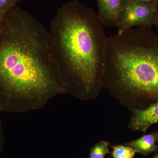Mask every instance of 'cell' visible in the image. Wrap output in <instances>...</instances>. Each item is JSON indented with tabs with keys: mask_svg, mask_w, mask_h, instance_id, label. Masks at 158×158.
<instances>
[{
	"mask_svg": "<svg viewBox=\"0 0 158 158\" xmlns=\"http://www.w3.org/2000/svg\"><path fill=\"white\" fill-rule=\"evenodd\" d=\"M44 25L15 6L0 23V110H12L19 99L65 90L51 55Z\"/></svg>",
	"mask_w": 158,
	"mask_h": 158,
	"instance_id": "6da1fadb",
	"label": "cell"
},
{
	"mask_svg": "<svg viewBox=\"0 0 158 158\" xmlns=\"http://www.w3.org/2000/svg\"><path fill=\"white\" fill-rule=\"evenodd\" d=\"M97 14L77 0L50 23L51 55L64 89L95 96L102 88L107 37Z\"/></svg>",
	"mask_w": 158,
	"mask_h": 158,
	"instance_id": "7a4b0ae2",
	"label": "cell"
},
{
	"mask_svg": "<svg viewBox=\"0 0 158 158\" xmlns=\"http://www.w3.org/2000/svg\"><path fill=\"white\" fill-rule=\"evenodd\" d=\"M102 85L133 104L140 98H158V35L151 27L107 37Z\"/></svg>",
	"mask_w": 158,
	"mask_h": 158,
	"instance_id": "3957f363",
	"label": "cell"
},
{
	"mask_svg": "<svg viewBox=\"0 0 158 158\" xmlns=\"http://www.w3.org/2000/svg\"><path fill=\"white\" fill-rule=\"evenodd\" d=\"M158 11V5L136 0H125L117 27V33L121 34L135 27H151L154 25Z\"/></svg>",
	"mask_w": 158,
	"mask_h": 158,
	"instance_id": "277c9868",
	"label": "cell"
},
{
	"mask_svg": "<svg viewBox=\"0 0 158 158\" xmlns=\"http://www.w3.org/2000/svg\"><path fill=\"white\" fill-rule=\"evenodd\" d=\"M97 15L104 26L117 27L125 0H97Z\"/></svg>",
	"mask_w": 158,
	"mask_h": 158,
	"instance_id": "5b68a950",
	"label": "cell"
},
{
	"mask_svg": "<svg viewBox=\"0 0 158 158\" xmlns=\"http://www.w3.org/2000/svg\"><path fill=\"white\" fill-rule=\"evenodd\" d=\"M158 123V102L144 109L134 110L129 127L134 131L145 133L153 124Z\"/></svg>",
	"mask_w": 158,
	"mask_h": 158,
	"instance_id": "8992f818",
	"label": "cell"
},
{
	"mask_svg": "<svg viewBox=\"0 0 158 158\" xmlns=\"http://www.w3.org/2000/svg\"><path fill=\"white\" fill-rule=\"evenodd\" d=\"M158 135L157 132H154L127 143L126 145L132 148L136 152L147 156L156 150V143Z\"/></svg>",
	"mask_w": 158,
	"mask_h": 158,
	"instance_id": "52a82bcc",
	"label": "cell"
},
{
	"mask_svg": "<svg viewBox=\"0 0 158 158\" xmlns=\"http://www.w3.org/2000/svg\"><path fill=\"white\" fill-rule=\"evenodd\" d=\"M112 157L113 158H134L136 151L128 145H118L113 146Z\"/></svg>",
	"mask_w": 158,
	"mask_h": 158,
	"instance_id": "ba28073f",
	"label": "cell"
},
{
	"mask_svg": "<svg viewBox=\"0 0 158 158\" xmlns=\"http://www.w3.org/2000/svg\"><path fill=\"white\" fill-rule=\"evenodd\" d=\"M110 152L109 143L106 141H101L91 148L89 158H104Z\"/></svg>",
	"mask_w": 158,
	"mask_h": 158,
	"instance_id": "9c48e42d",
	"label": "cell"
},
{
	"mask_svg": "<svg viewBox=\"0 0 158 158\" xmlns=\"http://www.w3.org/2000/svg\"><path fill=\"white\" fill-rule=\"evenodd\" d=\"M22 0H0V14L4 15Z\"/></svg>",
	"mask_w": 158,
	"mask_h": 158,
	"instance_id": "30bf717a",
	"label": "cell"
},
{
	"mask_svg": "<svg viewBox=\"0 0 158 158\" xmlns=\"http://www.w3.org/2000/svg\"><path fill=\"white\" fill-rule=\"evenodd\" d=\"M136 1L148 3V4L155 5V6L158 5V0H136Z\"/></svg>",
	"mask_w": 158,
	"mask_h": 158,
	"instance_id": "8fae6325",
	"label": "cell"
},
{
	"mask_svg": "<svg viewBox=\"0 0 158 158\" xmlns=\"http://www.w3.org/2000/svg\"><path fill=\"white\" fill-rule=\"evenodd\" d=\"M154 25H155L156 26L157 28L158 31V11L156 15L155 21Z\"/></svg>",
	"mask_w": 158,
	"mask_h": 158,
	"instance_id": "7c38bea8",
	"label": "cell"
},
{
	"mask_svg": "<svg viewBox=\"0 0 158 158\" xmlns=\"http://www.w3.org/2000/svg\"><path fill=\"white\" fill-rule=\"evenodd\" d=\"M2 131H1V127H0V149H1V146H2Z\"/></svg>",
	"mask_w": 158,
	"mask_h": 158,
	"instance_id": "4fadbf2b",
	"label": "cell"
},
{
	"mask_svg": "<svg viewBox=\"0 0 158 158\" xmlns=\"http://www.w3.org/2000/svg\"><path fill=\"white\" fill-rule=\"evenodd\" d=\"M157 145L156 148V150L157 151V154H158V135L157 137Z\"/></svg>",
	"mask_w": 158,
	"mask_h": 158,
	"instance_id": "5bb4252c",
	"label": "cell"
},
{
	"mask_svg": "<svg viewBox=\"0 0 158 158\" xmlns=\"http://www.w3.org/2000/svg\"><path fill=\"white\" fill-rule=\"evenodd\" d=\"M3 15H4L0 14V23H1V21H2V19Z\"/></svg>",
	"mask_w": 158,
	"mask_h": 158,
	"instance_id": "9a60e30c",
	"label": "cell"
},
{
	"mask_svg": "<svg viewBox=\"0 0 158 158\" xmlns=\"http://www.w3.org/2000/svg\"><path fill=\"white\" fill-rule=\"evenodd\" d=\"M153 158H158V154H156L155 156Z\"/></svg>",
	"mask_w": 158,
	"mask_h": 158,
	"instance_id": "2e32d148",
	"label": "cell"
}]
</instances>
